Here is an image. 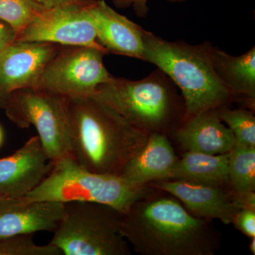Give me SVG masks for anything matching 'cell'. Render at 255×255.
<instances>
[{"label":"cell","mask_w":255,"mask_h":255,"mask_svg":"<svg viewBox=\"0 0 255 255\" xmlns=\"http://www.w3.org/2000/svg\"><path fill=\"white\" fill-rule=\"evenodd\" d=\"M169 195L152 191L122 215L121 231L128 243L142 255H214L219 238L212 220L193 216Z\"/></svg>","instance_id":"obj_1"},{"label":"cell","mask_w":255,"mask_h":255,"mask_svg":"<svg viewBox=\"0 0 255 255\" xmlns=\"http://www.w3.org/2000/svg\"><path fill=\"white\" fill-rule=\"evenodd\" d=\"M70 156L83 168L120 176L143 148L150 133L132 127L92 97L67 98Z\"/></svg>","instance_id":"obj_2"},{"label":"cell","mask_w":255,"mask_h":255,"mask_svg":"<svg viewBox=\"0 0 255 255\" xmlns=\"http://www.w3.org/2000/svg\"><path fill=\"white\" fill-rule=\"evenodd\" d=\"M213 48L207 41L191 45L167 41L148 31L144 35L143 61L157 66L179 89L185 103L184 121L238 101L215 70Z\"/></svg>","instance_id":"obj_3"},{"label":"cell","mask_w":255,"mask_h":255,"mask_svg":"<svg viewBox=\"0 0 255 255\" xmlns=\"http://www.w3.org/2000/svg\"><path fill=\"white\" fill-rule=\"evenodd\" d=\"M140 130L167 135L185 119L186 107L174 82L159 68L146 78L130 80L113 77L92 96Z\"/></svg>","instance_id":"obj_4"},{"label":"cell","mask_w":255,"mask_h":255,"mask_svg":"<svg viewBox=\"0 0 255 255\" xmlns=\"http://www.w3.org/2000/svg\"><path fill=\"white\" fill-rule=\"evenodd\" d=\"M154 190L150 184L135 185L120 176L87 170L68 155L53 162L49 174L26 197L64 204L71 201L100 203L124 214L137 201Z\"/></svg>","instance_id":"obj_5"},{"label":"cell","mask_w":255,"mask_h":255,"mask_svg":"<svg viewBox=\"0 0 255 255\" xmlns=\"http://www.w3.org/2000/svg\"><path fill=\"white\" fill-rule=\"evenodd\" d=\"M122 213L100 203H65L50 244L65 255H130L121 231Z\"/></svg>","instance_id":"obj_6"},{"label":"cell","mask_w":255,"mask_h":255,"mask_svg":"<svg viewBox=\"0 0 255 255\" xmlns=\"http://www.w3.org/2000/svg\"><path fill=\"white\" fill-rule=\"evenodd\" d=\"M8 118L21 128L33 126L52 162L70 155L67 98L35 88L13 92L5 104Z\"/></svg>","instance_id":"obj_7"},{"label":"cell","mask_w":255,"mask_h":255,"mask_svg":"<svg viewBox=\"0 0 255 255\" xmlns=\"http://www.w3.org/2000/svg\"><path fill=\"white\" fill-rule=\"evenodd\" d=\"M102 50L86 46L59 48L47 63L36 88L65 98L92 97L112 76Z\"/></svg>","instance_id":"obj_8"},{"label":"cell","mask_w":255,"mask_h":255,"mask_svg":"<svg viewBox=\"0 0 255 255\" xmlns=\"http://www.w3.org/2000/svg\"><path fill=\"white\" fill-rule=\"evenodd\" d=\"M74 3L41 10L16 36L15 42H42L65 46H86L108 54L97 41L87 6Z\"/></svg>","instance_id":"obj_9"},{"label":"cell","mask_w":255,"mask_h":255,"mask_svg":"<svg viewBox=\"0 0 255 255\" xmlns=\"http://www.w3.org/2000/svg\"><path fill=\"white\" fill-rule=\"evenodd\" d=\"M59 48L55 43L14 42L0 53V109L13 92L36 88L43 68Z\"/></svg>","instance_id":"obj_10"},{"label":"cell","mask_w":255,"mask_h":255,"mask_svg":"<svg viewBox=\"0 0 255 255\" xmlns=\"http://www.w3.org/2000/svg\"><path fill=\"white\" fill-rule=\"evenodd\" d=\"M52 167L39 137H31L12 155L0 159V198L28 195L43 182Z\"/></svg>","instance_id":"obj_11"},{"label":"cell","mask_w":255,"mask_h":255,"mask_svg":"<svg viewBox=\"0 0 255 255\" xmlns=\"http://www.w3.org/2000/svg\"><path fill=\"white\" fill-rule=\"evenodd\" d=\"M149 184L173 196L191 214L201 219H219L231 224L240 210L234 192L225 187L182 180H159Z\"/></svg>","instance_id":"obj_12"},{"label":"cell","mask_w":255,"mask_h":255,"mask_svg":"<svg viewBox=\"0 0 255 255\" xmlns=\"http://www.w3.org/2000/svg\"><path fill=\"white\" fill-rule=\"evenodd\" d=\"M65 204L31 200L26 196L0 198V239L41 231L53 232L63 219Z\"/></svg>","instance_id":"obj_13"},{"label":"cell","mask_w":255,"mask_h":255,"mask_svg":"<svg viewBox=\"0 0 255 255\" xmlns=\"http://www.w3.org/2000/svg\"><path fill=\"white\" fill-rule=\"evenodd\" d=\"M87 8L97 41L109 53L143 60L146 30L119 14L105 0H92Z\"/></svg>","instance_id":"obj_14"},{"label":"cell","mask_w":255,"mask_h":255,"mask_svg":"<svg viewBox=\"0 0 255 255\" xmlns=\"http://www.w3.org/2000/svg\"><path fill=\"white\" fill-rule=\"evenodd\" d=\"M174 132L178 142L187 151L222 155L229 153L236 145L232 131L216 110L187 119Z\"/></svg>","instance_id":"obj_15"},{"label":"cell","mask_w":255,"mask_h":255,"mask_svg":"<svg viewBox=\"0 0 255 255\" xmlns=\"http://www.w3.org/2000/svg\"><path fill=\"white\" fill-rule=\"evenodd\" d=\"M177 160L167 135L153 132L143 148L128 162L120 177L135 185H148L164 180Z\"/></svg>","instance_id":"obj_16"},{"label":"cell","mask_w":255,"mask_h":255,"mask_svg":"<svg viewBox=\"0 0 255 255\" xmlns=\"http://www.w3.org/2000/svg\"><path fill=\"white\" fill-rule=\"evenodd\" d=\"M213 61L221 80L236 95L255 109V47L244 54L234 56L214 46Z\"/></svg>","instance_id":"obj_17"},{"label":"cell","mask_w":255,"mask_h":255,"mask_svg":"<svg viewBox=\"0 0 255 255\" xmlns=\"http://www.w3.org/2000/svg\"><path fill=\"white\" fill-rule=\"evenodd\" d=\"M229 153L209 155L187 151L177 159L164 180H182L225 187L228 179Z\"/></svg>","instance_id":"obj_18"},{"label":"cell","mask_w":255,"mask_h":255,"mask_svg":"<svg viewBox=\"0 0 255 255\" xmlns=\"http://www.w3.org/2000/svg\"><path fill=\"white\" fill-rule=\"evenodd\" d=\"M228 179L234 192L255 191V147L235 145L229 152Z\"/></svg>","instance_id":"obj_19"},{"label":"cell","mask_w":255,"mask_h":255,"mask_svg":"<svg viewBox=\"0 0 255 255\" xmlns=\"http://www.w3.org/2000/svg\"><path fill=\"white\" fill-rule=\"evenodd\" d=\"M216 110L220 119L231 129L236 144L255 147V117L252 111L231 110L228 106Z\"/></svg>","instance_id":"obj_20"},{"label":"cell","mask_w":255,"mask_h":255,"mask_svg":"<svg viewBox=\"0 0 255 255\" xmlns=\"http://www.w3.org/2000/svg\"><path fill=\"white\" fill-rule=\"evenodd\" d=\"M43 9L32 0H0V20L9 25L17 36Z\"/></svg>","instance_id":"obj_21"},{"label":"cell","mask_w":255,"mask_h":255,"mask_svg":"<svg viewBox=\"0 0 255 255\" xmlns=\"http://www.w3.org/2000/svg\"><path fill=\"white\" fill-rule=\"evenodd\" d=\"M33 235H21L0 239V255H62L50 243L39 246L33 241Z\"/></svg>","instance_id":"obj_22"},{"label":"cell","mask_w":255,"mask_h":255,"mask_svg":"<svg viewBox=\"0 0 255 255\" xmlns=\"http://www.w3.org/2000/svg\"><path fill=\"white\" fill-rule=\"evenodd\" d=\"M235 227L249 238H255V210H239L233 221Z\"/></svg>","instance_id":"obj_23"},{"label":"cell","mask_w":255,"mask_h":255,"mask_svg":"<svg viewBox=\"0 0 255 255\" xmlns=\"http://www.w3.org/2000/svg\"><path fill=\"white\" fill-rule=\"evenodd\" d=\"M148 0H112L113 4L118 9H127L132 6L135 14L140 18H146L149 12L147 7ZM169 2L182 3L187 0H166Z\"/></svg>","instance_id":"obj_24"},{"label":"cell","mask_w":255,"mask_h":255,"mask_svg":"<svg viewBox=\"0 0 255 255\" xmlns=\"http://www.w3.org/2000/svg\"><path fill=\"white\" fill-rule=\"evenodd\" d=\"M16 33L9 25L0 20V53L16 41Z\"/></svg>","instance_id":"obj_25"},{"label":"cell","mask_w":255,"mask_h":255,"mask_svg":"<svg viewBox=\"0 0 255 255\" xmlns=\"http://www.w3.org/2000/svg\"><path fill=\"white\" fill-rule=\"evenodd\" d=\"M234 197L236 205L240 210L243 209L255 210V191L234 192Z\"/></svg>","instance_id":"obj_26"},{"label":"cell","mask_w":255,"mask_h":255,"mask_svg":"<svg viewBox=\"0 0 255 255\" xmlns=\"http://www.w3.org/2000/svg\"><path fill=\"white\" fill-rule=\"evenodd\" d=\"M43 9H51L62 5L74 4V3H87L91 0H32Z\"/></svg>","instance_id":"obj_27"},{"label":"cell","mask_w":255,"mask_h":255,"mask_svg":"<svg viewBox=\"0 0 255 255\" xmlns=\"http://www.w3.org/2000/svg\"><path fill=\"white\" fill-rule=\"evenodd\" d=\"M250 250L253 255H255V238H251V242L250 243Z\"/></svg>","instance_id":"obj_28"},{"label":"cell","mask_w":255,"mask_h":255,"mask_svg":"<svg viewBox=\"0 0 255 255\" xmlns=\"http://www.w3.org/2000/svg\"><path fill=\"white\" fill-rule=\"evenodd\" d=\"M3 139H4V133H3L2 128L0 127V146L2 144Z\"/></svg>","instance_id":"obj_29"}]
</instances>
